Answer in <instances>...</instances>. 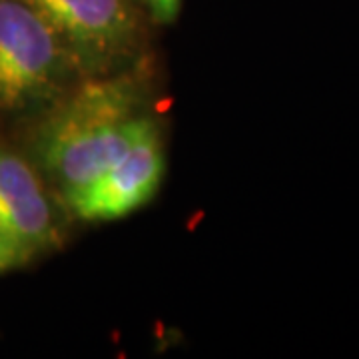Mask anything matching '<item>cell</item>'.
Wrapping results in <instances>:
<instances>
[{"instance_id": "cell-1", "label": "cell", "mask_w": 359, "mask_h": 359, "mask_svg": "<svg viewBox=\"0 0 359 359\" xmlns=\"http://www.w3.org/2000/svg\"><path fill=\"white\" fill-rule=\"evenodd\" d=\"M146 120L138 116V92L128 78L86 82L40 130V160L66 196L114 164Z\"/></svg>"}, {"instance_id": "cell-2", "label": "cell", "mask_w": 359, "mask_h": 359, "mask_svg": "<svg viewBox=\"0 0 359 359\" xmlns=\"http://www.w3.org/2000/svg\"><path fill=\"white\" fill-rule=\"evenodd\" d=\"M66 68L62 39L22 0H0V106L46 96Z\"/></svg>"}, {"instance_id": "cell-3", "label": "cell", "mask_w": 359, "mask_h": 359, "mask_svg": "<svg viewBox=\"0 0 359 359\" xmlns=\"http://www.w3.org/2000/svg\"><path fill=\"white\" fill-rule=\"evenodd\" d=\"M164 166L160 134L154 122L146 120L128 150L88 184L66 194V204L86 222L124 218L154 198Z\"/></svg>"}, {"instance_id": "cell-4", "label": "cell", "mask_w": 359, "mask_h": 359, "mask_svg": "<svg viewBox=\"0 0 359 359\" xmlns=\"http://www.w3.org/2000/svg\"><path fill=\"white\" fill-rule=\"evenodd\" d=\"M86 60L102 62L124 54L136 36L126 0H22Z\"/></svg>"}, {"instance_id": "cell-5", "label": "cell", "mask_w": 359, "mask_h": 359, "mask_svg": "<svg viewBox=\"0 0 359 359\" xmlns=\"http://www.w3.org/2000/svg\"><path fill=\"white\" fill-rule=\"evenodd\" d=\"M0 236L28 257L58 242L52 205L40 180L22 158L4 150H0Z\"/></svg>"}, {"instance_id": "cell-6", "label": "cell", "mask_w": 359, "mask_h": 359, "mask_svg": "<svg viewBox=\"0 0 359 359\" xmlns=\"http://www.w3.org/2000/svg\"><path fill=\"white\" fill-rule=\"evenodd\" d=\"M28 259L30 257L26 256L18 245H14L4 236H0V273L2 271H8V269L18 268V266H22Z\"/></svg>"}, {"instance_id": "cell-7", "label": "cell", "mask_w": 359, "mask_h": 359, "mask_svg": "<svg viewBox=\"0 0 359 359\" xmlns=\"http://www.w3.org/2000/svg\"><path fill=\"white\" fill-rule=\"evenodd\" d=\"M146 2L158 22H172L178 16L182 6V0H146Z\"/></svg>"}]
</instances>
